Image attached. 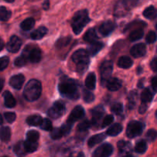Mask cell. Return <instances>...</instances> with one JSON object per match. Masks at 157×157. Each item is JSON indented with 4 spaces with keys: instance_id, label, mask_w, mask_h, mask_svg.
Wrapping results in <instances>:
<instances>
[{
    "instance_id": "4dcf8cb0",
    "label": "cell",
    "mask_w": 157,
    "mask_h": 157,
    "mask_svg": "<svg viewBox=\"0 0 157 157\" xmlns=\"http://www.w3.org/2000/svg\"><path fill=\"white\" fill-rule=\"evenodd\" d=\"M144 15L149 19H154L157 17V9L153 6H149L144 11Z\"/></svg>"
},
{
    "instance_id": "94428289",
    "label": "cell",
    "mask_w": 157,
    "mask_h": 157,
    "mask_svg": "<svg viewBox=\"0 0 157 157\" xmlns=\"http://www.w3.org/2000/svg\"><path fill=\"white\" fill-rule=\"evenodd\" d=\"M130 157H134V156H130Z\"/></svg>"
},
{
    "instance_id": "ab89813d",
    "label": "cell",
    "mask_w": 157,
    "mask_h": 157,
    "mask_svg": "<svg viewBox=\"0 0 157 157\" xmlns=\"http://www.w3.org/2000/svg\"><path fill=\"white\" fill-rule=\"evenodd\" d=\"M110 110L115 114L121 115L123 113V111H124V107H123V104H121V103H114L110 107Z\"/></svg>"
},
{
    "instance_id": "74e56055",
    "label": "cell",
    "mask_w": 157,
    "mask_h": 157,
    "mask_svg": "<svg viewBox=\"0 0 157 157\" xmlns=\"http://www.w3.org/2000/svg\"><path fill=\"white\" fill-rule=\"evenodd\" d=\"M39 139V133L36 130H29L26 135V140L31 142H38Z\"/></svg>"
},
{
    "instance_id": "4fadbf2b",
    "label": "cell",
    "mask_w": 157,
    "mask_h": 157,
    "mask_svg": "<svg viewBox=\"0 0 157 157\" xmlns=\"http://www.w3.org/2000/svg\"><path fill=\"white\" fill-rule=\"evenodd\" d=\"M21 44H22V41L18 36L12 35L9 39V42L7 43L6 48H7V50L11 53H16L21 48Z\"/></svg>"
},
{
    "instance_id": "e0dca14e",
    "label": "cell",
    "mask_w": 157,
    "mask_h": 157,
    "mask_svg": "<svg viewBox=\"0 0 157 157\" xmlns=\"http://www.w3.org/2000/svg\"><path fill=\"white\" fill-rule=\"evenodd\" d=\"M104 108L102 106H98V107H95L94 108L90 110V113L92 115V120L90 121L92 122V124L94 125V124H98V121L102 118V117L104 114Z\"/></svg>"
},
{
    "instance_id": "681fc988",
    "label": "cell",
    "mask_w": 157,
    "mask_h": 157,
    "mask_svg": "<svg viewBox=\"0 0 157 157\" xmlns=\"http://www.w3.org/2000/svg\"><path fill=\"white\" fill-rule=\"evenodd\" d=\"M150 67L153 71H157V57L152 60V61L150 62Z\"/></svg>"
},
{
    "instance_id": "f907efd6",
    "label": "cell",
    "mask_w": 157,
    "mask_h": 157,
    "mask_svg": "<svg viewBox=\"0 0 157 157\" xmlns=\"http://www.w3.org/2000/svg\"><path fill=\"white\" fill-rule=\"evenodd\" d=\"M147 109V104H144V103H142V104L140 105L139 108V113H144L146 112Z\"/></svg>"
},
{
    "instance_id": "3957f363",
    "label": "cell",
    "mask_w": 157,
    "mask_h": 157,
    "mask_svg": "<svg viewBox=\"0 0 157 157\" xmlns=\"http://www.w3.org/2000/svg\"><path fill=\"white\" fill-rule=\"evenodd\" d=\"M90 21L87 10H80L75 14L71 19V28L74 33L79 35L84 28Z\"/></svg>"
},
{
    "instance_id": "d6a6232c",
    "label": "cell",
    "mask_w": 157,
    "mask_h": 157,
    "mask_svg": "<svg viewBox=\"0 0 157 157\" xmlns=\"http://www.w3.org/2000/svg\"><path fill=\"white\" fill-rule=\"evenodd\" d=\"M143 36H144V31H143V29H134V30H133L130 32V35H129V38H130L131 41H135L140 39Z\"/></svg>"
},
{
    "instance_id": "603a6c76",
    "label": "cell",
    "mask_w": 157,
    "mask_h": 157,
    "mask_svg": "<svg viewBox=\"0 0 157 157\" xmlns=\"http://www.w3.org/2000/svg\"><path fill=\"white\" fill-rule=\"evenodd\" d=\"M117 65L119 66L121 68H130V67L133 65V61H132L131 58H130V57L122 56L119 58V60H118Z\"/></svg>"
},
{
    "instance_id": "7a4b0ae2",
    "label": "cell",
    "mask_w": 157,
    "mask_h": 157,
    "mask_svg": "<svg viewBox=\"0 0 157 157\" xmlns=\"http://www.w3.org/2000/svg\"><path fill=\"white\" fill-rule=\"evenodd\" d=\"M41 94V84L38 80L32 79L25 86L23 96L26 101H35L40 98Z\"/></svg>"
},
{
    "instance_id": "db71d44e",
    "label": "cell",
    "mask_w": 157,
    "mask_h": 157,
    "mask_svg": "<svg viewBox=\"0 0 157 157\" xmlns=\"http://www.w3.org/2000/svg\"><path fill=\"white\" fill-rule=\"evenodd\" d=\"M3 45H4V42H3L2 40H1V47H0V50H2Z\"/></svg>"
},
{
    "instance_id": "680465c9",
    "label": "cell",
    "mask_w": 157,
    "mask_h": 157,
    "mask_svg": "<svg viewBox=\"0 0 157 157\" xmlns=\"http://www.w3.org/2000/svg\"><path fill=\"white\" fill-rule=\"evenodd\" d=\"M156 30H157V24L156 25Z\"/></svg>"
},
{
    "instance_id": "6f0895ef",
    "label": "cell",
    "mask_w": 157,
    "mask_h": 157,
    "mask_svg": "<svg viewBox=\"0 0 157 157\" xmlns=\"http://www.w3.org/2000/svg\"><path fill=\"white\" fill-rule=\"evenodd\" d=\"M156 118H157V110H156Z\"/></svg>"
},
{
    "instance_id": "ffe728a7",
    "label": "cell",
    "mask_w": 157,
    "mask_h": 157,
    "mask_svg": "<svg viewBox=\"0 0 157 157\" xmlns=\"http://www.w3.org/2000/svg\"><path fill=\"white\" fill-rule=\"evenodd\" d=\"M104 47V44L100 41H95V42L91 43L87 48V52L90 56H94L96 55L101 49Z\"/></svg>"
},
{
    "instance_id": "7dc6e473",
    "label": "cell",
    "mask_w": 157,
    "mask_h": 157,
    "mask_svg": "<svg viewBox=\"0 0 157 157\" xmlns=\"http://www.w3.org/2000/svg\"><path fill=\"white\" fill-rule=\"evenodd\" d=\"M113 120H114V118H113V117L112 116V115H107V116L104 117V121H103L102 123V125H101V127L104 128V127H107V126L110 125V124L113 122Z\"/></svg>"
},
{
    "instance_id": "f6af8a7d",
    "label": "cell",
    "mask_w": 157,
    "mask_h": 157,
    "mask_svg": "<svg viewBox=\"0 0 157 157\" xmlns=\"http://www.w3.org/2000/svg\"><path fill=\"white\" fill-rule=\"evenodd\" d=\"M4 117L8 123L11 124V123L14 122L15 121L16 115H15V113H12V112H6L4 113Z\"/></svg>"
},
{
    "instance_id": "30bf717a",
    "label": "cell",
    "mask_w": 157,
    "mask_h": 157,
    "mask_svg": "<svg viewBox=\"0 0 157 157\" xmlns=\"http://www.w3.org/2000/svg\"><path fill=\"white\" fill-rule=\"evenodd\" d=\"M113 152V148L110 144H104L96 149L92 157H110Z\"/></svg>"
},
{
    "instance_id": "6da1fadb",
    "label": "cell",
    "mask_w": 157,
    "mask_h": 157,
    "mask_svg": "<svg viewBox=\"0 0 157 157\" xmlns=\"http://www.w3.org/2000/svg\"><path fill=\"white\" fill-rule=\"evenodd\" d=\"M58 90L64 98L77 100L79 98L77 82L71 78H62L58 84Z\"/></svg>"
},
{
    "instance_id": "8992f818",
    "label": "cell",
    "mask_w": 157,
    "mask_h": 157,
    "mask_svg": "<svg viewBox=\"0 0 157 157\" xmlns=\"http://www.w3.org/2000/svg\"><path fill=\"white\" fill-rule=\"evenodd\" d=\"M24 55L30 62L38 63L41 59V52L38 48H32L28 45L21 54Z\"/></svg>"
},
{
    "instance_id": "ac0fdd59",
    "label": "cell",
    "mask_w": 157,
    "mask_h": 157,
    "mask_svg": "<svg viewBox=\"0 0 157 157\" xmlns=\"http://www.w3.org/2000/svg\"><path fill=\"white\" fill-rule=\"evenodd\" d=\"M106 86L110 91H116L121 88L122 86V82L121 80L117 78H110L106 83Z\"/></svg>"
},
{
    "instance_id": "7402d4cb",
    "label": "cell",
    "mask_w": 157,
    "mask_h": 157,
    "mask_svg": "<svg viewBox=\"0 0 157 157\" xmlns=\"http://www.w3.org/2000/svg\"><path fill=\"white\" fill-rule=\"evenodd\" d=\"M14 153H15L18 157H24L27 154V152H26L25 147V143L22 141H20V142L17 143L15 146H14Z\"/></svg>"
},
{
    "instance_id": "e575fe53",
    "label": "cell",
    "mask_w": 157,
    "mask_h": 157,
    "mask_svg": "<svg viewBox=\"0 0 157 157\" xmlns=\"http://www.w3.org/2000/svg\"><path fill=\"white\" fill-rule=\"evenodd\" d=\"M11 138V130L9 127H2L1 129V140L9 142Z\"/></svg>"
},
{
    "instance_id": "d4e9b609",
    "label": "cell",
    "mask_w": 157,
    "mask_h": 157,
    "mask_svg": "<svg viewBox=\"0 0 157 157\" xmlns=\"http://www.w3.org/2000/svg\"><path fill=\"white\" fill-rule=\"evenodd\" d=\"M123 130V127L120 124H114L109 127L107 130V134L108 136H117L119 133H121Z\"/></svg>"
},
{
    "instance_id": "4316f807",
    "label": "cell",
    "mask_w": 157,
    "mask_h": 157,
    "mask_svg": "<svg viewBox=\"0 0 157 157\" xmlns=\"http://www.w3.org/2000/svg\"><path fill=\"white\" fill-rule=\"evenodd\" d=\"M85 85L90 90H94L96 87V75L93 72L88 74L85 80Z\"/></svg>"
},
{
    "instance_id": "d6986e66",
    "label": "cell",
    "mask_w": 157,
    "mask_h": 157,
    "mask_svg": "<svg viewBox=\"0 0 157 157\" xmlns=\"http://www.w3.org/2000/svg\"><path fill=\"white\" fill-rule=\"evenodd\" d=\"M3 98H4V104L6 107L8 108H12L16 105V101L12 96V94L9 91L6 90L3 94Z\"/></svg>"
},
{
    "instance_id": "f5cc1de1",
    "label": "cell",
    "mask_w": 157,
    "mask_h": 157,
    "mask_svg": "<svg viewBox=\"0 0 157 157\" xmlns=\"http://www.w3.org/2000/svg\"><path fill=\"white\" fill-rule=\"evenodd\" d=\"M49 6H50V2H49V1H44L42 4V8L44 9V10H48V9H49V7H50Z\"/></svg>"
},
{
    "instance_id": "5b68a950",
    "label": "cell",
    "mask_w": 157,
    "mask_h": 157,
    "mask_svg": "<svg viewBox=\"0 0 157 157\" xmlns=\"http://www.w3.org/2000/svg\"><path fill=\"white\" fill-rule=\"evenodd\" d=\"M144 129V124L139 121H131L128 124L126 130L127 136L129 138H134L142 134Z\"/></svg>"
},
{
    "instance_id": "1f68e13d",
    "label": "cell",
    "mask_w": 157,
    "mask_h": 157,
    "mask_svg": "<svg viewBox=\"0 0 157 157\" xmlns=\"http://www.w3.org/2000/svg\"><path fill=\"white\" fill-rule=\"evenodd\" d=\"M35 23V21L34 18H26L25 20H24V21L21 23L20 27H21V29H22L23 31H29L34 27Z\"/></svg>"
},
{
    "instance_id": "816d5d0a",
    "label": "cell",
    "mask_w": 157,
    "mask_h": 157,
    "mask_svg": "<svg viewBox=\"0 0 157 157\" xmlns=\"http://www.w3.org/2000/svg\"><path fill=\"white\" fill-rule=\"evenodd\" d=\"M151 84L153 90L157 92V77H155V78H153V79H152Z\"/></svg>"
},
{
    "instance_id": "836d02e7",
    "label": "cell",
    "mask_w": 157,
    "mask_h": 157,
    "mask_svg": "<svg viewBox=\"0 0 157 157\" xmlns=\"http://www.w3.org/2000/svg\"><path fill=\"white\" fill-rule=\"evenodd\" d=\"M147 150V144L146 141L139 140L135 145V152L140 154H144Z\"/></svg>"
},
{
    "instance_id": "f1b7e54d",
    "label": "cell",
    "mask_w": 157,
    "mask_h": 157,
    "mask_svg": "<svg viewBox=\"0 0 157 157\" xmlns=\"http://www.w3.org/2000/svg\"><path fill=\"white\" fill-rule=\"evenodd\" d=\"M138 100V94L136 90H132L128 95V108L133 110L136 106Z\"/></svg>"
},
{
    "instance_id": "60d3db41",
    "label": "cell",
    "mask_w": 157,
    "mask_h": 157,
    "mask_svg": "<svg viewBox=\"0 0 157 157\" xmlns=\"http://www.w3.org/2000/svg\"><path fill=\"white\" fill-rule=\"evenodd\" d=\"M83 99L86 103H91L94 101V94L87 90H83Z\"/></svg>"
},
{
    "instance_id": "277c9868",
    "label": "cell",
    "mask_w": 157,
    "mask_h": 157,
    "mask_svg": "<svg viewBox=\"0 0 157 157\" xmlns=\"http://www.w3.org/2000/svg\"><path fill=\"white\" fill-rule=\"evenodd\" d=\"M71 60L76 64V70L79 74H83L90 64V58L87 51L79 49L72 55Z\"/></svg>"
},
{
    "instance_id": "c3c4849f",
    "label": "cell",
    "mask_w": 157,
    "mask_h": 157,
    "mask_svg": "<svg viewBox=\"0 0 157 157\" xmlns=\"http://www.w3.org/2000/svg\"><path fill=\"white\" fill-rule=\"evenodd\" d=\"M9 63V58L8 57H2L0 59V70L3 71L7 67Z\"/></svg>"
},
{
    "instance_id": "7c38bea8",
    "label": "cell",
    "mask_w": 157,
    "mask_h": 157,
    "mask_svg": "<svg viewBox=\"0 0 157 157\" xmlns=\"http://www.w3.org/2000/svg\"><path fill=\"white\" fill-rule=\"evenodd\" d=\"M84 114H85V112H84V108L81 106H77L71 112L67 123L73 125V124H75L76 121L81 119L84 116Z\"/></svg>"
},
{
    "instance_id": "484cf974",
    "label": "cell",
    "mask_w": 157,
    "mask_h": 157,
    "mask_svg": "<svg viewBox=\"0 0 157 157\" xmlns=\"http://www.w3.org/2000/svg\"><path fill=\"white\" fill-rule=\"evenodd\" d=\"M97 39H98V35H97L96 31L94 29H88V31L84 35V41L90 43V44L97 41Z\"/></svg>"
},
{
    "instance_id": "b9f144b4",
    "label": "cell",
    "mask_w": 157,
    "mask_h": 157,
    "mask_svg": "<svg viewBox=\"0 0 157 157\" xmlns=\"http://www.w3.org/2000/svg\"><path fill=\"white\" fill-rule=\"evenodd\" d=\"M40 127H41V129L46 130V131H52L53 130L52 122H51L50 120L47 119V118L43 119L42 122H41V125H40Z\"/></svg>"
},
{
    "instance_id": "6125c7cd",
    "label": "cell",
    "mask_w": 157,
    "mask_h": 157,
    "mask_svg": "<svg viewBox=\"0 0 157 157\" xmlns=\"http://www.w3.org/2000/svg\"><path fill=\"white\" fill-rule=\"evenodd\" d=\"M156 52H157V48H156Z\"/></svg>"
},
{
    "instance_id": "2e32d148",
    "label": "cell",
    "mask_w": 157,
    "mask_h": 157,
    "mask_svg": "<svg viewBox=\"0 0 157 157\" xmlns=\"http://www.w3.org/2000/svg\"><path fill=\"white\" fill-rule=\"evenodd\" d=\"M25 82V77L24 75L19 74L12 76L9 80V84L12 87H13L15 90H19L21 88L23 84Z\"/></svg>"
},
{
    "instance_id": "52a82bcc",
    "label": "cell",
    "mask_w": 157,
    "mask_h": 157,
    "mask_svg": "<svg viewBox=\"0 0 157 157\" xmlns=\"http://www.w3.org/2000/svg\"><path fill=\"white\" fill-rule=\"evenodd\" d=\"M66 110L65 104L62 101H56L48 111V115L53 119H58L64 114Z\"/></svg>"
},
{
    "instance_id": "8fae6325",
    "label": "cell",
    "mask_w": 157,
    "mask_h": 157,
    "mask_svg": "<svg viewBox=\"0 0 157 157\" xmlns=\"http://www.w3.org/2000/svg\"><path fill=\"white\" fill-rule=\"evenodd\" d=\"M119 156L121 157H130L132 156V145L130 143L125 140H120L117 143Z\"/></svg>"
},
{
    "instance_id": "d590c367",
    "label": "cell",
    "mask_w": 157,
    "mask_h": 157,
    "mask_svg": "<svg viewBox=\"0 0 157 157\" xmlns=\"http://www.w3.org/2000/svg\"><path fill=\"white\" fill-rule=\"evenodd\" d=\"M25 147L27 153H33V152L36 151L38 147V142H31V141H25Z\"/></svg>"
},
{
    "instance_id": "83f0119b",
    "label": "cell",
    "mask_w": 157,
    "mask_h": 157,
    "mask_svg": "<svg viewBox=\"0 0 157 157\" xmlns=\"http://www.w3.org/2000/svg\"><path fill=\"white\" fill-rule=\"evenodd\" d=\"M42 121L43 119L41 117V116H39V115H31V116L28 117H27V119H26V123H27L29 126L36 127V126L41 125Z\"/></svg>"
},
{
    "instance_id": "ba28073f",
    "label": "cell",
    "mask_w": 157,
    "mask_h": 157,
    "mask_svg": "<svg viewBox=\"0 0 157 157\" xmlns=\"http://www.w3.org/2000/svg\"><path fill=\"white\" fill-rule=\"evenodd\" d=\"M112 71H113V62L111 61H105L101 64L100 72H101L102 83H104V81L107 83V81L110 78Z\"/></svg>"
},
{
    "instance_id": "91938a15",
    "label": "cell",
    "mask_w": 157,
    "mask_h": 157,
    "mask_svg": "<svg viewBox=\"0 0 157 157\" xmlns=\"http://www.w3.org/2000/svg\"><path fill=\"white\" fill-rule=\"evenodd\" d=\"M2 157H9V156H2Z\"/></svg>"
},
{
    "instance_id": "9c48e42d",
    "label": "cell",
    "mask_w": 157,
    "mask_h": 157,
    "mask_svg": "<svg viewBox=\"0 0 157 157\" xmlns=\"http://www.w3.org/2000/svg\"><path fill=\"white\" fill-rule=\"evenodd\" d=\"M72 125L71 124L66 123L65 124L61 127H58V128H55L52 130L51 133V137L53 140H58L64 136V135H67L70 133L71 130Z\"/></svg>"
},
{
    "instance_id": "5bb4252c",
    "label": "cell",
    "mask_w": 157,
    "mask_h": 157,
    "mask_svg": "<svg viewBox=\"0 0 157 157\" xmlns=\"http://www.w3.org/2000/svg\"><path fill=\"white\" fill-rule=\"evenodd\" d=\"M146 53H147V47L144 43H139V44H135L130 49V54L132 56L136 58L144 56Z\"/></svg>"
},
{
    "instance_id": "bcb514c9",
    "label": "cell",
    "mask_w": 157,
    "mask_h": 157,
    "mask_svg": "<svg viewBox=\"0 0 157 157\" xmlns=\"http://www.w3.org/2000/svg\"><path fill=\"white\" fill-rule=\"evenodd\" d=\"M156 40V35L153 31H150L149 32V33L147 34V38H146V41L148 44H153V42H155Z\"/></svg>"
},
{
    "instance_id": "f546056e",
    "label": "cell",
    "mask_w": 157,
    "mask_h": 157,
    "mask_svg": "<svg viewBox=\"0 0 157 157\" xmlns=\"http://www.w3.org/2000/svg\"><path fill=\"white\" fill-rule=\"evenodd\" d=\"M153 98V94L150 89L145 88L144 90H143L142 94H141V101H142V103H144V104H148V103L151 102Z\"/></svg>"
},
{
    "instance_id": "11a10c76",
    "label": "cell",
    "mask_w": 157,
    "mask_h": 157,
    "mask_svg": "<svg viewBox=\"0 0 157 157\" xmlns=\"http://www.w3.org/2000/svg\"><path fill=\"white\" fill-rule=\"evenodd\" d=\"M3 83H4V80L2 79L1 80V90L2 89V87H3Z\"/></svg>"
},
{
    "instance_id": "7bdbcfd3",
    "label": "cell",
    "mask_w": 157,
    "mask_h": 157,
    "mask_svg": "<svg viewBox=\"0 0 157 157\" xmlns=\"http://www.w3.org/2000/svg\"><path fill=\"white\" fill-rule=\"evenodd\" d=\"M28 59L24 56V55H21V56L17 58L14 61V64H15L16 67H22V66L25 65L26 63H27Z\"/></svg>"
},
{
    "instance_id": "cb8c5ba5",
    "label": "cell",
    "mask_w": 157,
    "mask_h": 157,
    "mask_svg": "<svg viewBox=\"0 0 157 157\" xmlns=\"http://www.w3.org/2000/svg\"><path fill=\"white\" fill-rule=\"evenodd\" d=\"M106 138V136L104 133H100V134H96L94 136H91L90 139L88 140V142H87V145L90 147H94L97 144H100L101 142H102L104 139Z\"/></svg>"
},
{
    "instance_id": "9a60e30c",
    "label": "cell",
    "mask_w": 157,
    "mask_h": 157,
    "mask_svg": "<svg viewBox=\"0 0 157 157\" xmlns=\"http://www.w3.org/2000/svg\"><path fill=\"white\" fill-rule=\"evenodd\" d=\"M115 29V24L114 22H113L112 21H106L104 23L101 24V25L99 28V32L103 36L107 37L109 35L113 32V31Z\"/></svg>"
},
{
    "instance_id": "8d00e7d4",
    "label": "cell",
    "mask_w": 157,
    "mask_h": 157,
    "mask_svg": "<svg viewBox=\"0 0 157 157\" xmlns=\"http://www.w3.org/2000/svg\"><path fill=\"white\" fill-rule=\"evenodd\" d=\"M11 16H12L11 11H9L4 6H1V8H0V19H1V21H7L11 18Z\"/></svg>"
},
{
    "instance_id": "f35d334b",
    "label": "cell",
    "mask_w": 157,
    "mask_h": 157,
    "mask_svg": "<svg viewBox=\"0 0 157 157\" xmlns=\"http://www.w3.org/2000/svg\"><path fill=\"white\" fill-rule=\"evenodd\" d=\"M91 126H93L91 121H89L87 120H86V121H82V122L78 124V127H77V130L79 132H84L88 130Z\"/></svg>"
},
{
    "instance_id": "9f6ffc18",
    "label": "cell",
    "mask_w": 157,
    "mask_h": 157,
    "mask_svg": "<svg viewBox=\"0 0 157 157\" xmlns=\"http://www.w3.org/2000/svg\"><path fill=\"white\" fill-rule=\"evenodd\" d=\"M77 157H84V155H83V153H80Z\"/></svg>"
},
{
    "instance_id": "44dd1931",
    "label": "cell",
    "mask_w": 157,
    "mask_h": 157,
    "mask_svg": "<svg viewBox=\"0 0 157 157\" xmlns=\"http://www.w3.org/2000/svg\"><path fill=\"white\" fill-rule=\"evenodd\" d=\"M48 29H46L44 26H40L39 28H38L37 29H35V31L31 33L30 36L31 38L33 40H39L41 39L44 35L47 34Z\"/></svg>"
},
{
    "instance_id": "ee69618b",
    "label": "cell",
    "mask_w": 157,
    "mask_h": 157,
    "mask_svg": "<svg viewBox=\"0 0 157 157\" xmlns=\"http://www.w3.org/2000/svg\"><path fill=\"white\" fill-rule=\"evenodd\" d=\"M146 136H147V139L149 141L153 142V141H154L157 138V131L153 130V129H150V130H149L147 131Z\"/></svg>"
}]
</instances>
